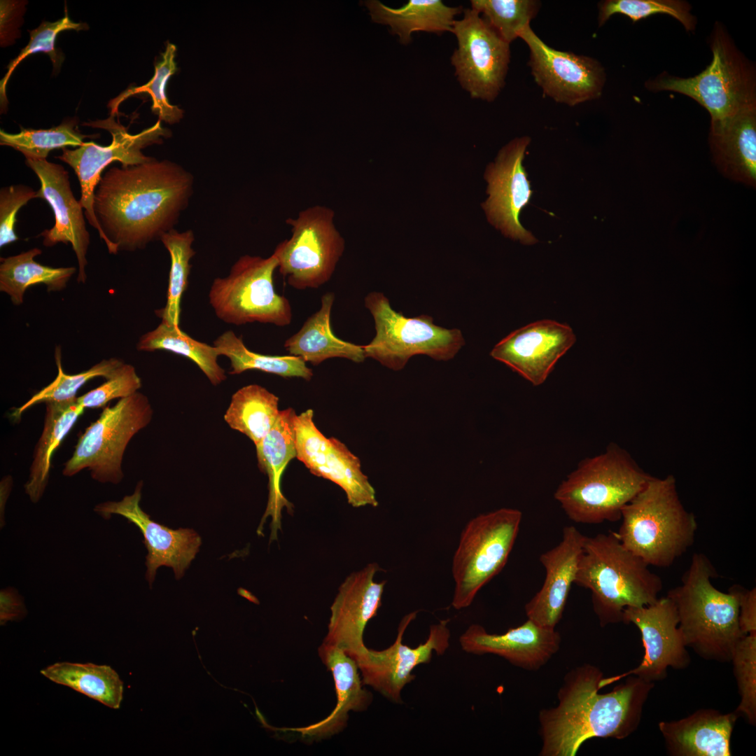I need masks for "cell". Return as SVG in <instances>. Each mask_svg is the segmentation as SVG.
<instances>
[{
	"instance_id": "cell-5",
	"label": "cell",
	"mask_w": 756,
	"mask_h": 756,
	"mask_svg": "<svg viewBox=\"0 0 756 756\" xmlns=\"http://www.w3.org/2000/svg\"><path fill=\"white\" fill-rule=\"evenodd\" d=\"M621 543L648 566H671L694 543L697 522L683 506L672 475L651 477L621 512Z\"/></svg>"
},
{
	"instance_id": "cell-34",
	"label": "cell",
	"mask_w": 756,
	"mask_h": 756,
	"mask_svg": "<svg viewBox=\"0 0 756 756\" xmlns=\"http://www.w3.org/2000/svg\"><path fill=\"white\" fill-rule=\"evenodd\" d=\"M279 412L276 395L258 384H249L232 395L224 419L256 446L274 426Z\"/></svg>"
},
{
	"instance_id": "cell-13",
	"label": "cell",
	"mask_w": 756,
	"mask_h": 756,
	"mask_svg": "<svg viewBox=\"0 0 756 756\" xmlns=\"http://www.w3.org/2000/svg\"><path fill=\"white\" fill-rule=\"evenodd\" d=\"M111 115L104 120L83 123L93 127L108 130L112 136L111 143L102 146L93 141L84 142L76 149L64 148L61 155L57 158L69 164L76 174L80 186V203L85 209L84 214L89 224L99 233L107 248L108 242L104 235L93 209L95 188L104 169L111 162L118 161L122 167L136 165L149 162L154 158L143 154L141 150L148 146L161 144L162 137L171 135L169 130L162 127L158 120L153 126L138 134H130L126 127L115 121Z\"/></svg>"
},
{
	"instance_id": "cell-48",
	"label": "cell",
	"mask_w": 756,
	"mask_h": 756,
	"mask_svg": "<svg viewBox=\"0 0 756 756\" xmlns=\"http://www.w3.org/2000/svg\"><path fill=\"white\" fill-rule=\"evenodd\" d=\"M38 198L37 191L23 184L11 185L0 190V247L19 238L15 227L16 215L29 200Z\"/></svg>"
},
{
	"instance_id": "cell-23",
	"label": "cell",
	"mask_w": 756,
	"mask_h": 756,
	"mask_svg": "<svg viewBox=\"0 0 756 756\" xmlns=\"http://www.w3.org/2000/svg\"><path fill=\"white\" fill-rule=\"evenodd\" d=\"M561 642L555 629L542 626L529 619L501 634H489L482 626L472 624L459 638L461 648L468 653L496 654L528 671L545 665L558 652Z\"/></svg>"
},
{
	"instance_id": "cell-18",
	"label": "cell",
	"mask_w": 756,
	"mask_h": 756,
	"mask_svg": "<svg viewBox=\"0 0 756 756\" xmlns=\"http://www.w3.org/2000/svg\"><path fill=\"white\" fill-rule=\"evenodd\" d=\"M528 137L515 139L499 152L495 163L485 173L489 198L482 204L489 221L503 234L533 244L537 239L521 225L519 216L532 195L526 172L522 165Z\"/></svg>"
},
{
	"instance_id": "cell-12",
	"label": "cell",
	"mask_w": 756,
	"mask_h": 756,
	"mask_svg": "<svg viewBox=\"0 0 756 756\" xmlns=\"http://www.w3.org/2000/svg\"><path fill=\"white\" fill-rule=\"evenodd\" d=\"M153 412L147 396L138 391L105 407L79 438L62 474L71 477L87 468L100 483L120 482L126 447L134 435L148 425Z\"/></svg>"
},
{
	"instance_id": "cell-31",
	"label": "cell",
	"mask_w": 756,
	"mask_h": 756,
	"mask_svg": "<svg viewBox=\"0 0 756 756\" xmlns=\"http://www.w3.org/2000/svg\"><path fill=\"white\" fill-rule=\"evenodd\" d=\"M44 425L36 445L25 493L33 503L42 497L48 482L51 458L85 408L77 398L65 402H47Z\"/></svg>"
},
{
	"instance_id": "cell-26",
	"label": "cell",
	"mask_w": 756,
	"mask_h": 756,
	"mask_svg": "<svg viewBox=\"0 0 756 756\" xmlns=\"http://www.w3.org/2000/svg\"><path fill=\"white\" fill-rule=\"evenodd\" d=\"M738 715L700 709L687 717L661 722L667 752L673 756H730V740Z\"/></svg>"
},
{
	"instance_id": "cell-43",
	"label": "cell",
	"mask_w": 756,
	"mask_h": 756,
	"mask_svg": "<svg viewBox=\"0 0 756 756\" xmlns=\"http://www.w3.org/2000/svg\"><path fill=\"white\" fill-rule=\"evenodd\" d=\"M691 5L682 0H606L598 5V25L602 26L615 14L629 18L634 22L650 15L665 14L679 21L686 31L695 30L697 20Z\"/></svg>"
},
{
	"instance_id": "cell-30",
	"label": "cell",
	"mask_w": 756,
	"mask_h": 756,
	"mask_svg": "<svg viewBox=\"0 0 756 756\" xmlns=\"http://www.w3.org/2000/svg\"><path fill=\"white\" fill-rule=\"evenodd\" d=\"M365 4L372 20L388 25L403 44L411 41L414 31H451L455 17L462 11L461 6H447L440 0H410L398 8L377 0L366 1Z\"/></svg>"
},
{
	"instance_id": "cell-39",
	"label": "cell",
	"mask_w": 756,
	"mask_h": 756,
	"mask_svg": "<svg viewBox=\"0 0 756 756\" xmlns=\"http://www.w3.org/2000/svg\"><path fill=\"white\" fill-rule=\"evenodd\" d=\"M74 120L64 121L50 129H27L21 127L18 133L11 134L0 130V144L7 146L22 153L25 159L46 160L49 153L66 146H80L83 140L93 135L81 134Z\"/></svg>"
},
{
	"instance_id": "cell-19",
	"label": "cell",
	"mask_w": 756,
	"mask_h": 756,
	"mask_svg": "<svg viewBox=\"0 0 756 756\" xmlns=\"http://www.w3.org/2000/svg\"><path fill=\"white\" fill-rule=\"evenodd\" d=\"M142 485L139 482L132 494L119 501L99 503L94 510L106 519L112 514L122 516L141 531L148 550L146 578L150 585L157 569L162 566L172 568L176 578L180 579L199 552L200 536L192 529L173 530L152 520L139 505Z\"/></svg>"
},
{
	"instance_id": "cell-9",
	"label": "cell",
	"mask_w": 756,
	"mask_h": 756,
	"mask_svg": "<svg viewBox=\"0 0 756 756\" xmlns=\"http://www.w3.org/2000/svg\"><path fill=\"white\" fill-rule=\"evenodd\" d=\"M364 303L373 317L376 330L372 341L363 346L365 357L389 369L402 370L417 354L447 360L465 344L459 330L436 326L427 315L406 317L396 312L381 292L370 293Z\"/></svg>"
},
{
	"instance_id": "cell-29",
	"label": "cell",
	"mask_w": 756,
	"mask_h": 756,
	"mask_svg": "<svg viewBox=\"0 0 756 756\" xmlns=\"http://www.w3.org/2000/svg\"><path fill=\"white\" fill-rule=\"evenodd\" d=\"M332 292L325 293L321 307L309 316L301 328L284 342L289 355L300 357L314 365L332 358H342L355 363L366 358L363 346L346 342L334 335L330 315L335 301Z\"/></svg>"
},
{
	"instance_id": "cell-42",
	"label": "cell",
	"mask_w": 756,
	"mask_h": 756,
	"mask_svg": "<svg viewBox=\"0 0 756 756\" xmlns=\"http://www.w3.org/2000/svg\"><path fill=\"white\" fill-rule=\"evenodd\" d=\"M471 8L482 14L489 25L507 43L530 25L540 9L535 0H472Z\"/></svg>"
},
{
	"instance_id": "cell-50",
	"label": "cell",
	"mask_w": 756,
	"mask_h": 756,
	"mask_svg": "<svg viewBox=\"0 0 756 756\" xmlns=\"http://www.w3.org/2000/svg\"><path fill=\"white\" fill-rule=\"evenodd\" d=\"M739 626L747 634H756V589H742L739 602Z\"/></svg>"
},
{
	"instance_id": "cell-40",
	"label": "cell",
	"mask_w": 756,
	"mask_h": 756,
	"mask_svg": "<svg viewBox=\"0 0 756 756\" xmlns=\"http://www.w3.org/2000/svg\"><path fill=\"white\" fill-rule=\"evenodd\" d=\"M57 375L54 381L35 393L29 400L16 408L12 414L14 419H20L22 414L31 406L41 402H65L77 398L78 390L88 381L97 377L108 378L123 361L111 358L104 359L90 369L75 374H66L61 363V350L57 346L55 351Z\"/></svg>"
},
{
	"instance_id": "cell-15",
	"label": "cell",
	"mask_w": 756,
	"mask_h": 756,
	"mask_svg": "<svg viewBox=\"0 0 756 756\" xmlns=\"http://www.w3.org/2000/svg\"><path fill=\"white\" fill-rule=\"evenodd\" d=\"M417 612L407 614L401 620L394 643L386 649L374 650L366 646L354 656L361 673L362 681L396 704H401V692L415 676L412 671L419 665L428 664L433 652L442 654L449 646L448 620H440L430 626L426 640L415 648L402 643L409 624Z\"/></svg>"
},
{
	"instance_id": "cell-8",
	"label": "cell",
	"mask_w": 756,
	"mask_h": 756,
	"mask_svg": "<svg viewBox=\"0 0 756 756\" xmlns=\"http://www.w3.org/2000/svg\"><path fill=\"white\" fill-rule=\"evenodd\" d=\"M522 519L519 510L504 507L479 514L466 524L452 559L454 608L468 607L479 591L504 568Z\"/></svg>"
},
{
	"instance_id": "cell-47",
	"label": "cell",
	"mask_w": 756,
	"mask_h": 756,
	"mask_svg": "<svg viewBox=\"0 0 756 756\" xmlns=\"http://www.w3.org/2000/svg\"><path fill=\"white\" fill-rule=\"evenodd\" d=\"M102 384L78 397V402L85 408L104 407L115 398H123L137 392L141 381L133 365L122 362Z\"/></svg>"
},
{
	"instance_id": "cell-1",
	"label": "cell",
	"mask_w": 756,
	"mask_h": 756,
	"mask_svg": "<svg viewBox=\"0 0 756 756\" xmlns=\"http://www.w3.org/2000/svg\"><path fill=\"white\" fill-rule=\"evenodd\" d=\"M192 179L179 165L155 159L104 171L93 209L109 253L144 248L173 229L188 204Z\"/></svg>"
},
{
	"instance_id": "cell-6",
	"label": "cell",
	"mask_w": 756,
	"mask_h": 756,
	"mask_svg": "<svg viewBox=\"0 0 756 756\" xmlns=\"http://www.w3.org/2000/svg\"><path fill=\"white\" fill-rule=\"evenodd\" d=\"M651 477L625 450L611 444L603 453L583 460L559 485L554 498L576 523L614 522Z\"/></svg>"
},
{
	"instance_id": "cell-38",
	"label": "cell",
	"mask_w": 756,
	"mask_h": 756,
	"mask_svg": "<svg viewBox=\"0 0 756 756\" xmlns=\"http://www.w3.org/2000/svg\"><path fill=\"white\" fill-rule=\"evenodd\" d=\"M194 239L192 231L180 232L174 229L164 233L160 238L169 253L171 266L166 304L156 310L155 314L161 321L170 325L179 326L180 303L188 285L191 267L190 261L195 253L191 246Z\"/></svg>"
},
{
	"instance_id": "cell-35",
	"label": "cell",
	"mask_w": 756,
	"mask_h": 756,
	"mask_svg": "<svg viewBox=\"0 0 756 756\" xmlns=\"http://www.w3.org/2000/svg\"><path fill=\"white\" fill-rule=\"evenodd\" d=\"M136 349L150 352L165 350L185 356L199 367L214 386L227 378L225 370L218 363L219 355L216 348L192 338L178 326L161 321L155 329L140 337Z\"/></svg>"
},
{
	"instance_id": "cell-14",
	"label": "cell",
	"mask_w": 756,
	"mask_h": 756,
	"mask_svg": "<svg viewBox=\"0 0 756 756\" xmlns=\"http://www.w3.org/2000/svg\"><path fill=\"white\" fill-rule=\"evenodd\" d=\"M451 32L458 47L451 61L460 84L472 98L493 101L505 84L510 44L472 8L465 9L463 18L455 20Z\"/></svg>"
},
{
	"instance_id": "cell-2",
	"label": "cell",
	"mask_w": 756,
	"mask_h": 756,
	"mask_svg": "<svg viewBox=\"0 0 756 756\" xmlns=\"http://www.w3.org/2000/svg\"><path fill=\"white\" fill-rule=\"evenodd\" d=\"M603 678L601 671L588 664L566 674L557 705L539 713L540 755L575 756L589 739H622L636 729L654 684L631 675L601 694Z\"/></svg>"
},
{
	"instance_id": "cell-37",
	"label": "cell",
	"mask_w": 756,
	"mask_h": 756,
	"mask_svg": "<svg viewBox=\"0 0 756 756\" xmlns=\"http://www.w3.org/2000/svg\"><path fill=\"white\" fill-rule=\"evenodd\" d=\"M330 439V449L318 477L340 486L345 492L348 503L353 507H377L378 501L375 490L362 472L359 458L339 440Z\"/></svg>"
},
{
	"instance_id": "cell-32",
	"label": "cell",
	"mask_w": 756,
	"mask_h": 756,
	"mask_svg": "<svg viewBox=\"0 0 756 756\" xmlns=\"http://www.w3.org/2000/svg\"><path fill=\"white\" fill-rule=\"evenodd\" d=\"M41 253L40 248H33L1 258L0 290L8 295L14 304L23 302L24 294L31 286L43 284L48 292L62 290L76 272L74 267H52L37 262L34 257Z\"/></svg>"
},
{
	"instance_id": "cell-7",
	"label": "cell",
	"mask_w": 756,
	"mask_h": 756,
	"mask_svg": "<svg viewBox=\"0 0 756 756\" xmlns=\"http://www.w3.org/2000/svg\"><path fill=\"white\" fill-rule=\"evenodd\" d=\"M709 45L711 62L697 75L682 78L662 72L645 85L653 92L686 95L707 110L710 122H718L756 104V69L719 22L713 26Z\"/></svg>"
},
{
	"instance_id": "cell-27",
	"label": "cell",
	"mask_w": 756,
	"mask_h": 756,
	"mask_svg": "<svg viewBox=\"0 0 756 756\" xmlns=\"http://www.w3.org/2000/svg\"><path fill=\"white\" fill-rule=\"evenodd\" d=\"M318 655L333 677L337 704L323 720L303 727L291 729L303 737L322 739L342 731L347 724L349 712L366 710L372 695L363 687L356 661L341 648L322 643Z\"/></svg>"
},
{
	"instance_id": "cell-22",
	"label": "cell",
	"mask_w": 756,
	"mask_h": 756,
	"mask_svg": "<svg viewBox=\"0 0 756 756\" xmlns=\"http://www.w3.org/2000/svg\"><path fill=\"white\" fill-rule=\"evenodd\" d=\"M380 570L377 563H370L346 578L331 606L328 633L322 643L338 647L351 657L365 646V628L382 605L386 584V581L374 580Z\"/></svg>"
},
{
	"instance_id": "cell-3",
	"label": "cell",
	"mask_w": 756,
	"mask_h": 756,
	"mask_svg": "<svg viewBox=\"0 0 756 756\" xmlns=\"http://www.w3.org/2000/svg\"><path fill=\"white\" fill-rule=\"evenodd\" d=\"M718 576L708 558L695 553L681 584L669 590L666 596L676 608L686 647L704 659L728 662L746 636L738 620L743 587L734 585L728 593L722 592L711 582Z\"/></svg>"
},
{
	"instance_id": "cell-25",
	"label": "cell",
	"mask_w": 756,
	"mask_h": 756,
	"mask_svg": "<svg viewBox=\"0 0 756 756\" xmlns=\"http://www.w3.org/2000/svg\"><path fill=\"white\" fill-rule=\"evenodd\" d=\"M713 160L726 177L756 184V104L725 120L710 122L708 136Z\"/></svg>"
},
{
	"instance_id": "cell-4",
	"label": "cell",
	"mask_w": 756,
	"mask_h": 756,
	"mask_svg": "<svg viewBox=\"0 0 756 756\" xmlns=\"http://www.w3.org/2000/svg\"><path fill=\"white\" fill-rule=\"evenodd\" d=\"M640 558L628 550L615 532L586 536L574 584L592 592L600 625L622 622L628 607L654 603L663 584Z\"/></svg>"
},
{
	"instance_id": "cell-51",
	"label": "cell",
	"mask_w": 756,
	"mask_h": 756,
	"mask_svg": "<svg viewBox=\"0 0 756 756\" xmlns=\"http://www.w3.org/2000/svg\"><path fill=\"white\" fill-rule=\"evenodd\" d=\"M0 620L1 624L8 621L15 620L23 617L25 608L20 596L13 589L1 590L0 596Z\"/></svg>"
},
{
	"instance_id": "cell-49",
	"label": "cell",
	"mask_w": 756,
	"mask_h": 756,
	"mask_svg": "<svg viewBox=\"0 0 756 756\" xmlns=\"http://www.w3.org/2000/svg\"><path fill=\"white\" fill-rule=\"evenodd\" d=\"M24 3L1 1V43L10 44L16 36L17 27L22 20Z\"/></svg>"
},
{
	"instance_id": "cell-36",
	"label": "cell",
	"mask_w": 756,
	"mask_h": 756,
	"mask_svg": "<svg viewBox=\"0 0 756 756\" xmlns=\"http://www.w3.org/2000/svg\"><path fill=\"white\" fill-rule=\"evenodd\" d=\"M219 356H225L230 360V374H239L247 370H260L282 377H299L309 381L313 377L312 370L306 362L298 356H271L260 354L249 350L244 344L242 337H238L232 330H227L218 336L214 342Z\"/></svg>"
},
{
	"instance_id": "cell-10",
	"label": "cell",
	"mask_w": 756,
	"mask_h": 756,
	"mask_svg": "<svg viewBox=\"0 0 756 756\" xmlns=\"http://www.w3.org/2000/svg\"><path fill=\"white\" fill-rule=\"evenodd\" d=\"M278 260L244 255L232 265L227 276L216 278L209 303L216 316L235 326L258 322L284 327L292 321L289 300L276 293L274 274Z\"/></svg>"
},
{
	"instance_id": "cell-17",
	"label": "cell",
	"mask_w": 756,
	"mask_h": 756,
	"mask_svg": "<svg viewBox=\"0 0 756 756\" xmlns=\"http://www.w3.org/2000/svg\"><path fill=\"white\" fill-rule=\"evenodd\" d=\"M678 622L676 608L667 596L646 606L625 608L622 622L634 624L639 629L644 656L635 668L620 676L603 678L602 687L631 675L653 683L666 676L668 667L676 669L687 667L690 658Z\"/></svg>"
},
{
	"instance_id": "cell-11",
	"label": "cell",
	"mask_w": 756,
	"mask_h": 756,
	"mask_svg": "<svg viewBox=\"0 0 756 756\" xmlns=\"http://www.w3.org/2000/svg\"><path fill=\"white\" fill-rule=\"evenodd\" d=\"M334 218L331 208L317 204L286 220L291 237L280 242L273 254L290 286L318 288L331 279L345 249L344 238Z\"/></svg>"
},
{
	"instance_id": "cell-24",
	"label": "cell",
	"mask_w": 756,
	"mask_h": 756,
	"mask_svg": "<svg viewBox=\"0 0 756 756\" xmlns=\"http://www.w3.org/2000/svg\"><path fill=\"white\" fill-rule=\"evenodd\" d=\"M585 538L576 527L566 526L560 542L540 556L545 578L540 589L525 606L528 619L555 629L575 582Z\"/></svg>"
},
{
	"instance_id": "cell-16",
	"label": "cell",
	"mask_w": 756,
	"mask_h": 756,
	"mask_svg": "<svg viewBox=\"0 0 756 756\" xmlns=\"http://www.w3.org/2000/svg\"><path fill=\"white\" fill-rule=\"evenodd\" d=\"M519 38L528 47V65L545 95L570 106L601 97L606 75L596 59L552 48L530 25Z\"/></svg>"
},
{
	"instance_id": "cell-44",
	"label": "cell",
	"mask_w": 756,
	"mask_h": 756,
	"mask_svg": "<svg viewBox=\"0 0 756 756\" xmlns=\"http://www.w3.org/2000/svg\"><path fill=\"white\" fill-rule=\"evenodd\" d=\"M88 28V24L85 23L72 21L69 18L67 10H65L64 16L58 20L53 22L43 21L37 28L29 30V43L21 50L18 55L10 62L7 66V72L0 82L1 109H4L8 104L6 94L7 83L13 71L24 59L34 53L44 52L50 57L54 70H59L64 57L55 48L57 36L65 30L74 29L78 31Z\"/></svg>"
},
{
	"instance_id": "cell-28",
	"label": "cell",
	"mask_w": 756,
	"mask_h": 756,
	"mask_svg": "<svg viewBox=\"0 0 756 756\" xmlns=\"http://www.w3.org/2000/svg\"><path fill=\"white\" fill-rule=\"evenodd\" d=\"M296 414L293 408L280 410L274 426L267 435L255 446L260 470L269 478V496L265 512L258 533L262 532L265 519L272 517L271 540L276 539L281 528V511L285 507L291 510L281 489V479L288 463L296 458L294 434V419Z\"/></svg>"
},
{
	"instance_id": "cell-46",
	"label": "cell",
	"mask_w": 756,
	"mask_h": 756,
	"mask_svg": "<svg viewBox=\"0 0 756 756\" xmlns=\"http://www.w3.org/2000/svg\"><path fill=\"white\" fill-rule=\"evenodd\" d=\"M294 434L296 458L318 477L324 465L330 439L326 438L316 426L312 410L309 409L299 415L296 414Z\"/></svg>"
},
{
	"instance_id": "cell-45",
	"label": "cell",
	"mask_w": 756,
	"mask_h": 756,
	"mask_svg": "<svg viewBox=\"0 0 756 756\" xmlns=\"http://www.w3.org/2000/svg\"><path fill=\"white\" fill-rule=\"evenodd\" d=\"M741 695L735 713L745 715L748 722L756 721V634H747L736 645L731 660Z\"/></svg>"
},
{
	"instance_id": "cell-21",
	"label": "cell",
	"mask_w": 756,
	"mask_h": 756,
	"mask_svg": "<svg viewBox=\"0 0 756 756\" xmlns=\"http://www.w3.org/2000/svg\"><path fill=\"white\" fill-rule=\"evenodd\" d=\"M25 164L40 181L38 198L49 204L55 216L53 227L43 230L38 237L43 238V244L46 247L60 242L66 245L70 243L78 264L77 281L85 283L90 234L85 225L83 208L72 192L69 173L61 164L46 160L26 159Z\"/></svg>"
},
{
	"instance_id": "cell-33",
	"label": "cell",
	"mask_w": 756,
	"mask_h": 756,
	"mask_svg": "<svg viewBox=\"0 0 756 756\" xmlns=\"http://www.w3.org/2000/svg\"><path fill=\"white\" fill-rule=\"evenodd\" d=\"M41 673L52 682L69 687L111 708L118 709L120 706L123 682L109 666L58 662L41 670Z\"/></svg>"
},
{
	"instance_id": "cell-41",
	"label": "cell",
	"mask_w": 756,
	"mask_h": 756,
	"mask_svg": "<svg viewBox=\"0 0 756 756\" xmlns=\"http://www.w3.org/2000/svg\"><path fill=\"white\" fill-rule=\"evenodd\" d=\"M176 52V46L167 43L166 49L162 54V59L155 66V73L152 78L143 85L128 88L112 99L108 104L111 114L115 115L118 113L120 103L129 97L147 92L152 98V111L158 115L159 120L170 124L178 122L183 117V111L177 106L169 104L166 94L169 78L177 69L175 62Z\"/></svg>"
},
{
	"instance_id": "cell-20",
	"label": "cell",
	"mask_w": 756,
	"mask_h": 756,
	"mask_svg": "<svg viewBox=\"0 0 756 756\" xmlns=\"http://www.w3.org/2000/svg\"><path fill=\"white\" fill-rule=\"evenodd\" d=\"M575 340L568 325L545 319L512 332L493 347L490 354L533 386H539Z\"/></svg>"
}]
</instances>
